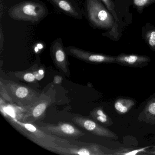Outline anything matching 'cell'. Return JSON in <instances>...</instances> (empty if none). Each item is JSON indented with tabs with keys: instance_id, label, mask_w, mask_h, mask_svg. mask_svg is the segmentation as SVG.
Here are the masks:
<instances>
[{
	"instance_id": "3",
	"label": "cell",
	"mask_w": 155,
	"mask_h": 155,
	"mask_svg": "<svg viewBox=\"0 0 155 155\" xmlns=\"http://www.w3.org/2000/svg\"><path fill=\"white\" fill-rule=\"evenodd\" d=\"M46 10L39 3L25 2L12 8L9 15L13 19L37 22L46 15Z\"/></svg>"
},
{
	"instance_id": "17",
	"label": "cell",
	"mask_w": 155,
	"mask_h": 155,
	"mask_svg": "<svg viewBox=\"0 0 155 155\" xmlns=\"http://www.w3.org/2000/svg\"><path fill=\"white\" fill-rule=\"evenodd\" d=\"M1 95L2 97L4 98L6 100L8 101H12V99L10 97L9 94H8V91L6 90L5 87H3L2 86V82H1Z\"/></svg>"
},
{
	"instance_id": "9",
	"label": "cell",
	"mask_w": 155,
	"mask_h": 155,
	"mask_svg": "<svg viewBox=\"0 0 155 155\" xmlns=\"http://www.w3.org/2000/svg\"><path fill=\"white\" fill-rule=\"evenodd\" d=\"M52 55L54 58L55 64L58 68L63 72H68V62L65 51L62 48V45L56 42L52 47Z\"/></svg>"
},
{
	"instance_id": "6",
	"label": "cell",
	"mask_w": 155,
	"mask_h": 155,
	"mask_svg": "<svg viewBox=\"0 0 155 155\" xmlns=\"http://www.w3.org/2000/svg\"><path fill=\"white\" fill-rule=\"evenodd\" d=\"M72 120L77 125L94 135L112 139H118L117 136L114 132L90 119L76 117H73Z\"/></svg>"
},
{
	"instance_id": "1",
	"label": "cell",
	"mask_w": 155,
	"mask_h": 155,
	"mask_svg": "<svg viewBox=\"0 0 155 155\" xmlns=\"http://www.w3.org/2000/svg\"><path fill=\"white\" fill-rule=\"evenodd\" d=\"M55 136V146L51 151L63 155H104L101 147L96 144L80 143H73L72 140Z\"/></svg>"
},
{
	"instance_id": "21",
	"label": "cell",
	"mask_w": 155,
	"mask_h": 155,
	"mask_svg": "<svg viewBox=\"0 0 155 155\" xmlns=\"http://www.w3.org/2000/svg\"><path fill=\"white\" fill-rule=\"evenodd\" d=\"M105 5L107 6V8L109 11H112L113 9V4L110 0H101Z\"/></svg>"
},
{
	"instance_id": "19",
	"label": "cell",
	"mask_w": 155,
	"mask_h": 155,
	"mask_svg": "<svg viewBox=\"0 0 155 155\" xmlns=\"http://www.w3.org/2000/svg\"><path fill=\"white\" fill-rule=\"evenodd\" d=\"M35 79H36V77L34 74L29 72L26 73L23 76V79L27 82H33L35 81Z\"/></svg>"
},
{
	"instance_id": "5",
	"label": "cell",
	"mask_w": 155,
	"mask_h": 155,
	"mask_svg": "<svg viewBox=\"0 0 155 155\" xmlns=\"http://www.w3.org/2000/svg\"><path fill=\"white\" fill-rule=\"evenodd\" d=\"M38 127L48 134L64 137L77 138L84 135L81 130L68 123L61 122L58 124L40 126Z\"/></svg>"
},
{
	"instance_id": "10",
	"label": "cell",
	"mask_w": 155,
	"mask_h": 155,
	"mask_svg": "<svg viewBox=\"0 0 155 155\" xmlns=\"http://www.w3.org/2000/svg\"><path fill=\"white\" fill-rule=\"evenodd\" d=\"M134 100L129 98H119L114 103V108L116 111L120 114H124L128 112L135 105Z\"/></svg>"
},
{
	"instance_id": "13",
	"label": "cell",
	"mask_w": 155,
	"mask_h": 155,
	"mask_svg": "<svg viewBox=\"0 0 155 155\" xmlns=\"http://www.w3.org/2000/svg\"><path fill=\"white\" fill-rule=\"evenodd\" d=\"M48 103L46 101H41L35 105L31 111L30 116L33 119H39L43 115L48 106Z\"/></svg>"
},
{
	"instance_id": "20",
	"label": "cell",
	"mask_w": 155,
	"mask_h": 155,
	"mask_svg": "<svg viewBox=\"0 0 155 155\" xmlns=\"http://www.w3.org/2000/svg\"><path fill=\"white\" fill-rule=\"evenodd\" d=\"M147 111L153 116H155V101H151L148 105Z\"/></svg>"
},
{
	"instance_id": "23",
	"label": "cell",
	"mask_w": 155,
	"mask_h": 155,
	"mask_svg": "<svg viewBox=\"0 0 155 155\" xmlns=\"http://www.w3.org/2000/svg\"><path fill=\"white\" fill-rule=\"evenodd\" d=\"M37 47H38L39 49H41L43 48V45L41 44V43H38V44H37Z\"/></svg>"
},
{
	"instance_id": "15",
	"label": "cell",
	"mask_w": 155,
	"mask_h": 155,
	"mask_svg": "<svg viewBox=\"0 0 155 155\" xmlns=\"http://www.w3.org/2000/svg\"><path fill=\"white\" fill-rule=\"evenodd\" d=\"M144 39L150 48L155 51V28H152L145 32Z\"/></svg>"
},
{
	"instance_id": "24",
	"label": "cell",
	"mask_w": 155,
	"mask_h": 155,
	"mask_svg": "<svg viewBox=\"0 0 155 155\" xmlns=\"http://www.w3.org/2000/svg\"><path fill=\"white\" fill-rule=\"evenodd\" d=\"M39 49L38 48V47H35V52H38V51Z\"/></svg>"
},
{
	"instance_id": "8",
	"label": "cell",
	"mask_w": 155,
	"mask_h": 155,
	"mask_svg": "<svg viewBox=\"0 0 155 155\" xmlns=\"http://www.w3.org/2000/svg\"><path fill=\"white\" fill-rule=\"evenodd\" d=\"M115 60L116 63L122 66L141 68L147 66L150 59L146 56L121 53L115 57Z\"/></svg>"
},
{
	"instance_id": "18",
	"label": "cell",
	"mask_w": 155,
	"mask_h": 155,
	"mask_svg": "<svg viewBox=\"0 0 155 155\" xmlns=\"http://www.w3.org/2000/svg\"><path fill=\"white\" fill-rule=\"evenodd\" d=\"M149 147H145L141 148L138 149L134 150H131V151H127L125 153H118V154L120 155H135L140 152H144L145 151L146 149Z\"/></svg>"
},
{
	"instance_id": "2",
	"label": "cell",
	"mask_w": 155,
	"mask_h": 155,
	"mask_svg": "<svg viewBox=\"0 0 155 155\" xmlns=\"http://www.w3.org/2000/svg\"><path fill=\"white\" fill-rule=\"evenodd\" d=\"M11 122L19 131L40 147L51 151L55 146V135L46 133L38 127L10 117Z\"/></svg>"
},
{
	"instance_id": "16",
	"label": "cell",
	"mask_w": 155,
	"mask_h": 155,
	"mask_svg": "<svg viewBox=\"0 0 155 155\" xmlns=\"http://www.w3.org/2000/svg\"><path fill=\"white\" fill-rule=\"evenodd\" d=\"M133 3L140 13L149 5L155 2V0H133Z\"/></svg>"
},
{
	"instance_id": "7",
	"label": "cell",
	"mask_w": 155,
	"mask_h": 155,
	"mask_svg": "<svg viewBox=\"0 0 155 155\" xmlns=\"http://www.w3.org/2000/svg\"><path fill=\"white\" fill-rule=\"evenodd\" d=\"M69 53L81 60L95 64H110L116 63L115 57L104 54L91 53L75 48H69Z\"/></svg>"
},
{
	"instance_id": "22",
	"label": "cell",
	"mask_w": 155,
	"mask_h": 155,
	"mask_svg": "<svg viewBox=\"0 0 155 155\" xmlns=\"http://www.w3.org/2000/svg\"><path fill=\"white\" fill-rule=\"evenodd\" d=\"M61 80H62L61 78L59 76H57V77H55V78H54V83L58 84V83L61 82Z\"/></svg>"
},
{
	"instance_id": "4",
	"label": "cell",
	"mask_w": 155,
	"mask_h": 155,
	"mask_svg": "<svg viewBox=\"0 0 155 155\" xmlns=\"http://www.w3.org/2000/svg\"><path fill=\"white\" fill-rule=\"evenodd\" d=\"M87 10L90 21L99 28H110L114 24L112 16L98 0H87Z\"/></svg>"
},
{
	"instance_id": "14",
	"label": "cell",
	"mask_w": 155,
	"mask_h": 155,
	"mask_svg": "<svg viewBox=\"0 0 155 155\" xmlns=\"http://www.w3.org/2000/svg\"><path fill=\"white\" fill-rule=\"evenodd\" d=\"M52 2L56 4L61 9L69 13L71 15L74 16H78V12L72 7L70 3L66 0H52Z\"/></svg>"
},
{
	"instance_id": "11",
	"label": "cell",
	"mask_w": 155,
	"mask_h": 155,
	"mask_svg": "<svg viewBox=\"0 0 155 155\" xmlns=\"http://www.w3.org/2000/svg\"><path fill=\"white\" fill-rule=\"evenodd\" d=\"M8 87L12 94L20 99H26L31 93L30 90L23 86L10 84H9Z\"/></svg>"
},
{
	"instance_id": "12",
	"label": "cell",
	"mask_w": 155,
	"mask_h": 155,
	"mask_svg": "<svg viewBox=\"0 0 155 155\" xmlns=\"http://www.w3.org/2000/svg\"><path fill=\"white\" fill-rule=\"evenodd\" d=\"M91 116L94 120L104 125L109 126L112 124L111 120L100 108H97L91 111Z\"/></svg>"
}]
</instances>
